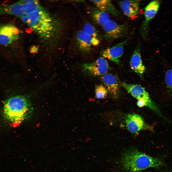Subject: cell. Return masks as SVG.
<instances>
[{"label": "cell", "instance_id": "6da1fadb", "mask_svg": "<svg viewBox=\"0 0 172 172\" xmlns=\"http://www.w3.org/2000/svg\"><path fill=\"white\" fill-rule=\"evenodd\" d=\"M3 114L6 119L14 124L27 120L32 115L33 108L28 97L22 95H14L5 101Z\"/></svg>", "mask_w": 172, "mask_h": 172}, {"label": "cell", "instance_id": "7a4b0ae2", "mask_svg": "<svg viewBox=\"0 0 172 172\" xmlns=\"http://www.w3.org/2000/svg\"><path fill=\"white\" fill-rule=\"evenodd\" d=\"M121 158L122 168L127 172H140L148 168L158 167L163 165L159 159L136 149L131 148L125 151Z\"/></svg>", "mask_w": 172, "mask_h": 172}, {"label": "cell", "instance_id": "3957f363", "mask_svg": "<svg viewBox=\"0 0 172 172\" xmlns=\"http://www.w3.org/2000/svg\"><path fill=\"white\" fill-rule=\"evenodd\" d=\"M122 86L127 92L138 100H141L146 106L159 116L165 118L157 105L152 101L145 88L140 85L123 82Z\"/></svg>", "mask_w": 172, "mask_h": 172}, {"label": "cell", "instance_id": "277c9868", "mask_svg": "<svg viewBox=\"0 0 172 172\" xmlns=\"http://www.w3.org/2000/svg\"><path fill=\"white\" fill-rule=\"evenodd\" d=\"M71 48L83 54L90 53L93 46L91 38L82 30L76 31L72 36L70 43Z\"/></svg>", "mask_w": 172, "mask_h": 172}, {"label": "cell", "instance_id": "5b68a950", "mask_svg": "<svg viewBox=\"0 0 172 172\" xmlns=\"http://www.w3.org/2000/svg\"><path fill=\"white\" fill-rule=\"evenodd\" d=\"M19 32V29L11 23H0V45L10 49L18 39Z\"/></svg>", "mask_w": 172, "mask_h": 172}, {"label": "cell", "instance_id": "8992f818", "mask_svg": "<svg viewBox=\"0 0 172 172\" xmlns=\"http://www.w3.org/2000/svg\"><path fill=\"white\" fill-rule=\"evenodd\" d=\"M102 27L104 38L108 42L125 36L128 34L129 30L126 24H119L110 19Z\"/></svg>", "mask_w": 172, "mask_h": 172}, {"label": "cell", "instance_id": "52a82bcc", "mask_svg": "<svg viewBox=\"0 0 172 172\" xmlns=\"http://www.w3.org/2000/svg\"><path fill=\"white\" fill-rule=\"evenodd\" d=\"M108 69L107 61L103 57L99 58L93 62L84 63L81 67V71L83 73L93 77L104 75L107 73Z\"/></svg>", "mask_w": 172, "mask_h": 172}, {"label": "cell", "instance_id": "ba28073f", "mask_svg": "<svg viewBox=\"0 0 172 172\" xmlns=\"http://www.w3.org/2000/svg\"><path fill=\"white\" fill-rule=\"evenodd\" d=\"M124 121L127 129L132 133L137 134L143 130L151 131L153 130V126L146 124L142 117L137 114H129L126 115Z\"/></svg>", "mask_w": 172, "mask_h": 172}, {"label": "cell", "instance_id": "9c48e42d", "mask_svg": "<svg viewBox=\"0 0 172 172\" xmlns=\"http://www.w3.org/2000/svg\"><path fill=\"white\" fill-rule=\"evenodd\" d=\"M160 4V1L153 0L150 2L145 8L144 19L140 28V34L144 40L147 38L150 22L156 15Z\"/></svg>", "mask_w": 172, "mask_h": 172}, {"label": "cell", "instance_id": "30bf717a", "mask_svg": "<svg viewBox=\"0 0 172 172\" xmlns=\"http://www.w3.org/2000/svg\"><path fill=\"white\" fill-rule=\"evenodd\" d=\"M129 40L128 38L112 47L107 48L102 51V55L104 58L119 64L120 62V58L124 53V46Z\"/></svg>", "mask_w": 172, "mask_h": 172}, {"label": "cell", "instance_id": "8fae6325", "mask_svg": "<svg viewBox=\"0 0 172 172\" xmlns=\"http://www.w3.org/2000/svg\"><path fill=\"white\" fill-rule=\"evenodd\" d=\"M140 0H125L119 4L124 14L132 20L137 18L139 15Z\"/></svg>", "mask_w": 172, "mask_h": 172}, {"label": "cell", "instance_id": "7c38bea8", "mask_svg": "<svg viewBox=\"0 0 172 172\" xmlns=\"http://www.w3.org/2000/svg\"><path fill=\"white\" fill-rule=\"evenodd\" d=\"M101 80L105 87L112 96L118 97L120 93V88L116 78L111 73H106L102 76Z\"/></svg>", "mask_w": 172, "mask_h": 172}, {"label": "cell", "instance_id": "4fadbf2b", "mask_svg": "<svg viewBox=\"0 0 172 172\" xmlns=\"http://www.w3.org/2000/svg\"><path fill=\"white\" fill-rule=\"evenodd\" d=\"M87 13L92 22L94 24L102 26L109 19L108 14L95 6L89 7Z\"/></svg>", "mask_w": 172, "mask_h": 172}, {"label": "cell", "instance_id": "5bb4252c", "mask_svg": "<svg viewBox=\"0 0 172 172\" xmlns=\"http://www.w3.org/2000/svg\"><path fill=\"white\" fill-rule=\"evenodd\" d=\"M23 10L19 2L12 4H0V15H8L20 16Z\"/></svg>", "mask_w": 172, "mask_h": 172}, {"label": "cell", "instance_id": "9a60e30c", "mask_svg": "<svg viewBox=\"0 0 172 172\" xmlns=\"http://www.w3.org/2000/svg\"><path fill=\"white\" fill-rule=\"evenodd\" d=\"M89 1L102 11L109 13L116 16H119L120 14V12L115 7L111 0H90Z\"/></svg>", "mask_w": 172, "mask_h": 172}, {"label": "cell", "instance_id": "2e32d148", "mask_svg": "<svg viewBox=\"0 0 172 172\" xmlns=\"http://www.w3.org/2000/svg\"><path fill=\"white\" fill-rule=\"evenodd\" d=\"M130 64L131 69L135 72L141 75L145 72V68L143 63L139 50L134 51Z\"/></svg>", "mask_w": 172, "mask_h": 172}, {"label": "cell", "instance_id": "e0dca14e", "mask_svg": "<svg viewBox=\"0 0 172 172\" xmlns=\"http://www.w3.org/2000/svg\"><path fill=\"white\" fill-rule=\"evenodd\" d=\"M83 31L91 39L93 46L98 45L100 42V36L97 31L91 24L86 22L83 26Z\"/></svg>", "mask_w": 172, "mask_h": 172}, {"label": "cell", "instance_id": "ac0fdd59", "mask_svg": "<svg viewBox=\"0 0 172 172\" xmlns=\"http://www.w3.org/2000/svg\"><path fill=\"white\" fill-rule=\"evenodd\" d=\"M95 92L96 97L99 99L105 98L108 93L106 88L102 84L96 86Z\"/></svg>", "mask_w": 172, "mask_h": 172}, {"label": "cell", "instance_id": "d6986e66", "mask_svg": "<svg viewBox=\"0 0 172 172\" xmlns=\"http://www.w3.org/2000/svg\"><path fill=\"white\" fill-rule=\"evenodd\" d=\"M165 81L167 92L172 96V69L168 70L166 72Z\"/></svg>", "mask_w": 172, "mask_h": 172}, {"label": "cell", "instance_id": "ffe728a7", "mask_svg": "<svg viewBox=\"0 0 172 172\" xmlns=\"http://www.w3.org/2000/svg\"><path fill=\"white\" fill-rule=\"evenodd\" d=\"M137 104V106L140 107H143L146 106L145 103L141 100H138Z\"/></svg>", "mask_w": 172, "mask_h": 172}, {"label": "cell", "instance_id": "44dd1931", "mask_svg": "<svg viewBox=\"0 0 172 172\" xmlns=\"http://www.w3.org/2000/svg\"><path fill=\"white\" fill-rule=\"evenodd\" d=\"M21 19L22 21L24 22L27 23L29 19V18L28 16H21Z\"/></svg>", "mask_w": 172, "mask_h": 172}, {"label": "cell", "instance_id": "7402d4cb", "mask_svg": "<svg viewBox=\"0 0 172 172\" xmlns=\"http://www.w3.org/2000/svg\"><path fill=\"white\" fill-rule=\"evenodd\" d=\"M32 31V28H27V29L26 30V32L29 33L31 32Z\"/></svg>", "mask_w": 172, "mask_h": 172}, {"label": "cell", "instance_id": "603a6c76", "mask_svg": "<svg viewBox=\"0 0 172 172\" xmlns=\"http://www.w3.org/2000/svg\"></svg>", "mask_w": 172, "mask_h": 172}]
</instances>
